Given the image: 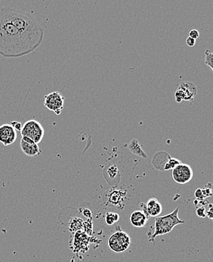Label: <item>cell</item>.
Segmentation results:
<instances>
[{"label":"cell","mask_w":213,"mask_h":262,"mask_svg":"<svg viewBox=\"0 0 213 262\" xmlns=\"http://www.w3.org/2000/svg\"><path fill=\"white\" fill-rule=\"evenodd\" d=\"M196 87L192 83L181 82V84L177 89L174 97L177 102L182 101H193L196 97Z\"/></svg>","instance_id":"obj_7"},{"label":"cell","mask_w":213,"mask_h":262,"mask_svg":"<svg viewBox=\"0 0 213 262\" xmlns=\"http://www.w3.org/2000/svg\"><path fill=\"white\" fill-rule=\"evenodd\" d=\"M172 176L175 183L181 185L186 184L193 178L194 171L191 166L181 163L173 169Z\"/></svg>","instance_id":"obj_6"},{"label":"cell","mask_w":213,"mask_h":262,"mask_svg":"<svg viewBox=\"0 0 213 262\" xmlns=\"http://www.w3.org/2000/svg\"><path fill=\"white\" fill-rule=\"evenodd\" d=\"M104 220L108 225H113L119 220V215L114 212H107L104 216Z\"/></svg>","instance_id":"obj_14"},{"label":"cell","mask_w":213,"mask_h":262,"mask_svg":"<svg viewBox=\"0 0 213 262\" xmlns=\"http://www.w3.org/2000/svg\"><path fill=\"white\" fill-rule=\"evenodd\" d=\"M179 207H177L171 213L164 216H157L155 218V229L151 234H148L150 242H153L155 245V239L159 236L169 234L175 226L185 223L178 218Z\"/></svg>","instance_id":"obj_2"},{"label":"cell","mask_w":213,"mask_h":262,"mask_svg":"<svg viewBox=\"0 0 213 262\" xmlns=\"http://www.w3.org/2000/svg\"><path fill=\"white\" fill-rule=\"evenodd\" d=\"M41 43L20 31L0 12V56L23 57L34 53Z\"/></svg>","instance_id":"obj_1"},{"label":"cell","mask_w":213,"mask_h":262,"mask_svg":"<svg viewBox=\"0 0 213 262\" xmlns=\"http://www.w3.org/2000/svg\"><path fill=\"white\" fill-rule=\"evenodd\" d=\"M20 147L22 152H24L26 156H30V157H35V156H39L42 153L39 145L34 142L29 137H21Z\"/></svg>","instance_id":"obj_10"},{"label":"cell","mask_w":213,"mask_h":262,"mask_svg":"<svg viewBox=\"0 0 213 262\" xmlns=\"http://www.w3.org/2000/svg\"><path fill=\"white\" fill-rule=\"evenodd\" d=\"M189 37L190 38H193V39L196 40L197 38H199L200 37V33L197 30H192V31L189 32Z\"/></svg>","instance_id":"obj_19"},{"label":"cell","mask_w":213,"mask_h":262,"mask_svg":"<svg viewBox=\"0 0 213 262\" xmlns=\"http://www.w3.org/2000/svg\"><path fill=\"white\" fill-rule=\"evenodd\" d=\"M17 131L10 123H4L0 126V143L4 146L12 145L17 140Z\"/></svg>","instance_id":"obj_8"},{"label":"cell","mask_w":213,"mask_h":262,"mask_svg":"<svg viewBox=\"0 0 213 262\" xmlns=\"http://www.w3.org/2000/svg\"><path fill=\"white\" fill-rule=\"evenodd\" d=\"M131 244V239L126 232L119 230L113 234L108 240L110 249L116 253H122L129 249Z\"/></svg>","instance_id":"obj_4"},{"label":"cell","mask_w":213,"mask_h":262,"mask_svg":"<svg viewBox=\"0 0 213 262\" xmlns=\"http://www.w3.org/2000/svg\"><path fill=\"white\" fill-rule=\"evenodd\" d=\"M196 215L200 218H206L207 217V211L205 207H197L196 208Z\"/></svg>","instance_id":"obj_18"},{"label":"cell","mask_w":213,"mask_h":262,"mask_svg":"<svg viewBox=\"0 0 213 262\" xmlns=\"http://www.w3.org/2000/svg\"><path fill=\"white\" fill-rule=\"evenodd\" d=\"M20 134L21 137H29L34 142L39 144L43 139L45 130L39 121L31 119L26 121L24 125H22Z\"/></svg>","instance_id":"obj_3"},{"label":"cell","mask_w":213,"mask_h":262,"mask_svg":"<svg viewBox=\"0 0 213 262\" xmlns=\"http://www.w3.org/2000/svg\"><path fill=\"white\" fill-rule=\"evenodd\" d=\"M171 156L166 152H159L154 156L152 159V164L155 166V168L159 171H163L164 166L166 165V162L169 161V159Z\"/></svg>","instance_id":"obj_12"},{"label":"cell","mask_w":213,"mask_h":262,"mask_svg":"<svg viewBox=\"0 0 213 262\" xmlns=\"http://www.w3.org/2000/svg\"><path fill=\"white\" fill-rule=\"evenodd\" d=\"M213 53L210 49L205 51V64L213 70Z\"/></svg>","instance_id":"obj_16"},{"label":"cell","mask_w":213,"mask_h":262,"mask_svg":"<svg viewBox=\"0 0 213 262\" xmlns=\"http://www.w3.org/2000/svg\"><path fill=\"white\" fill-rule=\"evenodd\" d=\"M64 97L59 92H52L45 96L44 105L56 115H60L64 108Z\"/></svg>","instance_id":"obj_5"},{"label":"cell","mask_w":213,"mask_h":262,"mask_svg":"<svg viewBox=\"0 0 213 262\" xmlns=\"http://www.w3.org/2000/svg\"><path fill=\"white\" fill-rule=\"evenodd\" d=\"M139 206L141 208V211L148 218H150V217H155L156 218V217L159 216L162 213V211H163V207H162L160 202L154 197L150 198L147 201L146 204H144L143 202L140 203Z\"/></svg>","instance_id":"obj_9"},{"label":"cell","mask_w":213,"mask_h":262,"mask_svg":"<svg viewBox=\"0 0 213 262\" xmlns=\"http://www.w3.org/2000/svg\"><path fill=\"white\" fill-rule=\"evenodd\" d=\"M207 216H208L209 218H210V219H212V218H213V208H210V209L209 210L208 212H207Z\"/></svg>","instance_id":"obj_23"},{"label":"cell","mask_w":213,"mask_h":262,"mask_svg":"<svg viewBox=\"0 0 213 262\" xmlns=\"http://www.w3.org/2000/svg\"><path fill=\"white\" fill-rule=\"evenodd\" d=\"M181 161L178 159H174V158H170L169 161L166 162V165L164 166L163 171H170V170L174 169V167L181 164Z\"/></svg>","instance_id":"obj_15"},{"label":"cell","mask_w":213,"mask_h":262,"mask_svg":"<svg viewBox=\"0 0 213 262\" xmlns=\"http://www.w3.org/2000/svg\"><path fill=\"white\" fill-rule=\"evenodd\" d=\"M202 193H203V198H207L210 196H213V190H212L211 183H208L206 185L203 189H201Z\"/></svg>","instance_id":"obj_17"},{"label":"cell","mask_w":213,"mask_h":262,"mask_svg":"<svg viewBox=\"0 0 213 262\" xmlns=\"http://www.w3.org/2000/svg\"><path fill=\"white\" fill-rule=\"evenodd\" d=\"M148 218H149L141 210H137L133 212L130 216V222L135 227L141 228L147 224Z\"/></svg>","instance_id":"obj_11"},{"label":"cell","mask_w":213,"mask_h":262,"mask_svg":"<svg viewBox=\"0 0 213 262\" xmlns=\"http://www.w3.org/2000/svg\"><path fill=\"white\" fill-rule=\"evenodd\" d=\"M186 44L190 47H193L194 45L196 44V40L193 39V38L188 37L186 40Z\"/></svg>","instance_id":"obj_22"},{"label":"cell","mask_w":213,"mask_h":262,"mask_svg":"<svg viewBox=\"0 0 213 262\" xmlns=\"http://www.w3.org/2000/svg\"><path fill=\"white\" fill-rule=\"evenodd\" d=\"M10 124L12 126V127H13V128L16 130V131H17V130L20 131V130H21L22 124L20 123V122L12 121V123H10Z\"/></svg>","instance_id":"obj_20"},{"label":"cell","mask_w":213,"mask_h":262,"mask_svg":"<svg viewBox=\"0 0 213 262\" xmlns=\"http://www.w3.org/2000/svg\"><path fill=\"white\" fill-rule=\"evenodd\" d=\"M194 196L197 200H204V198H203V193H202V190L201 189H200V188L196 189V191H195L194 193Z\"/></svg>","instance_id":"obj_21"},{"label":"cell","mask_w":213,"mask_h":262,"mask_svg":"<svg viewBox=\"0 0 213 262\" xmlns=\"http://www.w3.org/2000/svg\"><path fill=\"white\" fill-rule=\"evenodd\" d=\"M129 150L133 153V154L136 155V156H138V157L143 158V159H147L148 156L146 153L143 150L141 145H140L139 142L138 140L133 139L131 142L129 144Z\"/></svg>","instance_id":"obj_13"}]
</instances>
